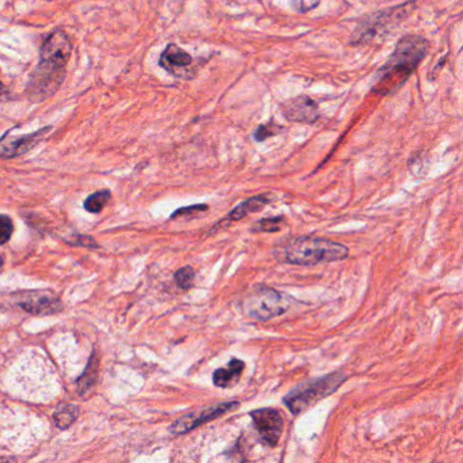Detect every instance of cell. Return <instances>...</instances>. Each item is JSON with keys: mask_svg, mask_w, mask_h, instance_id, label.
<instances>
[{"mask_svg": "<svg viewBox=\"0 0 463 463\" xmlns=\"http://www.w3.org/2000/svg\"><path fill=\"white\" fill-rule=\"evenodd\" d=\"M283 114L293 123H315L320 117L318 105L314 99L306 95L296 97L283 105Z\"/></svg>", "mask_w": 463, "mask_h": 463, "instance_id": "30bf717a", "label": "cell"}, {"mask_svg": "<svg viewBox=\"0 0 463 463\" xmlns=\"http://www.w3.org/2000/svg\"><path fill=\"white\" fill-rule=\"evenodd\" d=\"M245 371V363L239 359H232L226 367L217 369L212 374V382L220 388H229L239 382Z\"/></svg>", "mask_w": 463, "mask_h": 463, "instance_id": "7c38bea8", "label": "cell"}, {"mask_svg": "<svg viewBox=\"0 0 463 463\" xmlns=\"http://www.w3.org/2000/svg\"><path fill=\"white\" fill-rule=\"evenodd\" d=\"M3 263H4V258L3 256H0V268H3Z\"/></svg>", "mask_w": 463, "mask_h": 463, "instance_id": "d4e9b609", "label": "cell"}, {"mask_svg": "<svg viewBox=\"0 0 463 463\" xmlns=\"http://www.w3.org/2000/svg\"><path fill=\"white\" fill-rule=\"evenodd\" d=\"M6 97H7V89H6V86L3 85V82L0 80V101H4Z\"/></svg>", "mask_w": 463, "mask_h": 463, "instance_id": "cb8c5ba5", "label": "cell"}, {"mask_svg": "<svg viewBox=\"0 0 463 463\" xmlns=\"http://www.w3.org/2000/svg\"><path fill=\"white\" fill-rule=\"evenodd\" d=\"M241 403L238 401L222 402L217 405L202 406L196 410H190L184 416L177 418L169 427V431L173 435H184V433L190 432V431L199 428L202 424H207L212 420H217L219 417L232 412Z\"/></svg>", "mask_w": 463, "mask_h": 463, "instance_id": "8992f818", "label": "cell"}, {"mask_svg": "<svg viewBox=\"0 0 463 463\" xmlns=\"http://www.w3.org/2000/svg\"><path fill=\"white\" fill-rule=\"evenodd\" d=\"M321 0H291L293 7L298 13H307L315 9Z\"/></svg>", "mask_w": 463, "mask_h": 463, "instance_id": "7402d4cb", "label": "cell"}, {"mask_svg": "<svg viewBox=\"0 0 463 463\" xmlns=\"http://www.w3.org/2000/svg\"><path fill=\"white\" fill-rule=\"evenodd\" d=\"M14 232L13 220L6 215H0V245H4L10 241Z\"/></svg>", "mask_w": 463, "mask_h": 463, "instance_id": "d6986e66", "label": "cell"}, {"mask_svg": "<svg viewBox=\"0 0 463 463\" xmlns=\"http://www.w3.org/2000/svg\"><path fill=\"white\" fill-rule=\"evenodd\" d=\"M68 244L75 245V246L98 247L95 239L89 235H77V239L68 241Z\"/></svg>", "mask_w": 463, "mask_h": 463, "instance_id": "603a6c76", "label": "cell"}, {"mask_svg": "<svg viewBox=\"0 0 463 463\" xmlns=\"http://www.w3.org/2000/svg\"><path fill=\"white\" fill-rule=\"evenodd\" d=\"M271 204V196L269 195H258V196H253L247 200L242 201L239 205H236L234 209L229 212V217L226 219V222H238L241 219L250 215V214H256L263 211V208Z\"/></svg>", "mask_w": 463, "mask_h": 463, "instance_id": "4fadbf2b", "label": "cell"}, {"mask_svg": "<svg viewBox=\"0 0 463 463\" xmlns=\"http://www.w3.org/2000/svg\"><path fill=\"white\" fill-rule=\"evenodd\" d=\"M19 307L34 315H52L62 310V302L48 293H36L28 295L19 302Z\"/></svg>", "mask_w": 463, "mask_h": 463, "instance_id": "8fae6325", "label": "cell"}, {"mask_svg": "<svg viewBox=\"0 0 463 463\" xmlns=\"http://www.w3.org/2000/svg\"><path fill=\"white\" fill-rule=\"evenodd\" d=\"M208 211V205L205 204H197V205H190V207H184L177 209L173 215L171 219H177L181 217H195V215H200L202 212Z\"/></svg>", "mask_w": 463, "mask_h": 463, "instance_id": "ffe728a7", "label": "cell"}, {"mask_svg": "<svg viewBox=\"0 0 463 463\" xmlns=\"http://www.w3.org/2000/svg\"><path fill=\"white\" fill-rule=\"evenodd\" d=\"M49 131H52V126L41 128L33 134L23 135V136H13L11 131L7 132L3 138H0V158L11 159L29 153L31 148H34L41 140L45 138Z\"/></svg>", "mask_w": 463, "mask_h": 463, "instance_id": "ba28073f", "label": "cell"}, {"mask_svg": "<svg viewBox=\"0 0 463 463\" xmlns=\"http://www.w3.org/2000/svg\"><path fill=\"white\" fill-rule=\"evenodd\" d=\"M79 415V409L74 405H62L59 409H56V412L53 413V421L55 425L59 430H67L70 428Z\"/></svg>", "mask_w": 463, "mask_h": 463, "instance_id": "9a60e30c", "label": "cell"}, {"mask_svg": "<svg viewBox=\"0 0 463 463\" xmlns=\"http://www.w3.org/2000/svg\"><path fill=\"white\" fill-rule=\"evenodd\" d=\"M261 443L266 447H276L284 430V420L278 409L263 408L249 413Z\"/></svg>", "mask_w": 463, "mask_h": 463, "instance_id": "52a82bcc", "label": "cell"}, {"mask_svg": "<svg viewBox=\"0 0 463 463\" xmlns=\"http://www.w3.org/2000/svg\"><path fill=\"white\" fill-rule=\"evenodd\" d=\"M72 43L62 31L50 33L40 49V60L33 70L26 93L33 102H43L60 89L71 58Z\"/></svg>", "mask_w": 463, "mask_h": 463, "instance_id": "6da1fadb", "label": "cell"}, {"mask_svg": "<svg viewBox=\"0 0 463 463\" xmlns=\"http://www.w3.org/2000/svg\"><path fill=\"white\" fill-rule=\"evenodd\" d=\"M98 369H99L98 356L95 352H93V355L90 356V360L87 363L86 370L83 371V374L77 379V391H79L80 396L87 394L95 386V383L98 381Z\"/></svg>", "mask_w": 463, "mask_h": 463, "instance_id": "5bb4252c", "label": "cell"}, {"mask_svg": "<svg viewBox=\"0 0 463 463\" xmlns=\"http://www.w3.org/2000/svg\"><path fill=\"white\" fill-rule=\"evenodd\" d=\"M275 254L281 263L314 266L318 263L342 261L348 257L349 249L332 239L303 235L290 239L284 245H278V253Z\"/></svg>", "mask_w": 463, "mask_h": 463, "instance_id": "3957f363", "label": "cell"}, {"mask_svg": "<svg viewBox=\"0 0 463 463\" xmlns=\"http://www.w3.org/2000/svg\"><path fill=\"white\" fill-rule=\"evenodd\" d=\"M195 276H196V273H195V269L192 266H184V268H180L175 272L174 281H175L178 288L189 290L195 284Z\"/></svg>", "mask_w": 463, "mask_h": 463, "instance_id": "ac0fdd59", "label": "cell"}, {"mask_svg": "<svg viewBox=\"0 0 463 463\" xmlns=\"http://www.w3.org/2000/svg\"><path fill=\"white\" fill-rule=\"evenodd\" d=\"M281 129V126H278L276 124L269 123L265 124V125H260L254 134V138L257 141H263L273 135H276L278 131Z\"/></svg>", "mask_w": 463, "mask_h": 463, "instance_id": "44dd1931", "label": "cell"}, {"mask_svg": "<svg viewBox=\"0 0 463 463\" xmlns=\"http://www.w3.org/2000/svg\"><path fill=\"white\" fill-rule=\"evenodd\" d=\"M284 227V217H265L261 219L256 223H253L251 226V232H278Z\"/></svg>", "mask_w": 463, "mask_h": 463, "instance_id": "e0dca14e", "label": "cell"}, {"mask_svg": "<svg viewBox=\"0 0 463 463\" xmlns=\"http://www.w3.org/2000/svg\"><path fill=\"white\" fill-rule=\"evenodd\" d=\"M293 299L287 293L271 287H257L242 300V311L247 318L269 321L283 315L293 306Z\"/></svg>", "mask_w": 463, "mask_h": 463, "instance_id": "5b68a950", "label": "cell"}, {"mask_svg": "<svg viewBox=\"0 0 463 463\" xmlns=\"http://www.w3.org/2000/svg\"><path fill=\"white\" fill-rule=\"evenodd\" d=\"M159 65L173 77L190 79L195 75L192 56L175 44H169L162 52Z\"/></svg>", "mask_w": 463, "mask_h": 463, "instance_id": "9c48e42d", "label": "cell"}, {"mask_svg": "<svg viewBox=\"0 0 463 463\" xmlns=\"http://www.w3.org/2000/svg\"><path fill=\"white\" fill-rule=\"evenodd\" d=\"M430 50V44L420 36L401 38L381 70L375 74L372 93L390 95L400 90L402 85L415 72Z\"/></svg>", "mask_w": 463, "mask_h": 463, "instance_id": "7a4b0ae2", "label": "cell"}, {"mask_svg": "<svg viewBox=\"0 0 463 463\" xmlns=\"http://www.w3.org/2000/svg\"><path fill=\"white\" fill-rule=\"evenodd\" d=\"M110 197H111L110 190H107V189L101 190V192H95L85 200V204H83L85 209L90 214H98L107 205Z\"/></svg>", "mask_w": 463, "mask_h": 463, "instance_id": "2e32d148", "label": "cell"}, {"mask_svg": "<svg viewBox=\"0 0 463 463\" xmlns=\"http://www.w3.org/2000/svg\"><path fill=\"white\" fill-rule=\"evenodd\" d=\"M347 378L348 376L344 371H334L321 378L298 385L288 394H285L283 403L287 406V409H290L293 415L298 416L315 403L336 393L347 381Z\"/></svg>", "mask_w": 463, "mask_h": 463, "instance_id": "277c9868", "label": "cell"}]
</instances>
